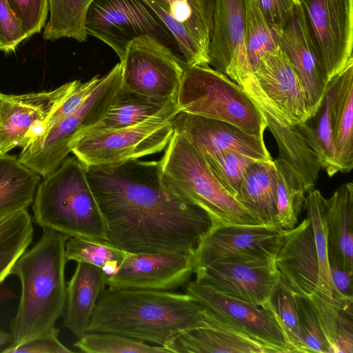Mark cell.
I'll use <instances>...</instances> for the list:
<instances>
[{"label":"cell","mask_w":353,"mask_h":353,"mask_svg":"<svg viewBox=\"0 0 353 353\" xmlns=\"http://www.w3.org/2000/svg\"><path fill=\"white\" fill-rule=\"evenodd\" d=\"M128 253L108 241L79 236L69 237L65 248L67 261L96 266L103 271L107 279L119 271Z\"/></svg>","instance_id":"cell-35"},{"label":"cell","mask_w":353,"mask_h":353,"mask_svg":"<svg viewBox=\"0 0 353 353\" xmlns=\"http://www.w3.org/2000/svg\"><path fill=\"white\" fill-rule=\"evenodd\" d=\"M107 277L92 265L78 262L68 282L63 326L78 339L88 332L97 301L105 288Z\"/></svg>","instance_id":"cell-25"},{"label":"cell","mask_w":353,"mask_h":353,"mask_svg":"<svg viewBox=\"0 0 353 353\" xmlns=\"http://www.w3.org/2000/svg\"><path fill=\"white\" fill-rule=\"evenodd\" d=\"M264 19L273 31L283 28L293 18L297 0H256Z\"/></svg>","instance_id":"cell-45"},{"label":"cell","mask_w":353,"mask_h":353,"mask_svg":"<svg viewBox=\"0 0 353 353\" xmlns=\"http://www.w3.org/2000/svg\"><path fill=\"white\" fill-rule=\"evenodd\" d=\"M59 329L56 327L35 335L27 340L18 343L10 344L3 350V353H71L58 339Z\"/></svg>","instance_id":"cell-44"},{"label":"cell","mask_w":353,"mask_h":353,"mask_svg":"<svg viewBox=\"0 0 353 353\" xmlns=\"http://www.w3.org/2000/svg\"><path fill=\"white\" fill-rule=\"evenodd\" d=\"M159 161L166 179L179 194L206 212L212 227L261 225L221 186L202 154L183 135L174 130Z\"/></svg>","instance_id":"cell-5"},{"label":"cell","mask_w":353,"mask_h":353,"mask_svg":"<svg viewBox=\"0 0 353 353\" xmlns=\"http://www.w3.org/2000/svg\"><path fill=\"white\" fill-rule=\"evenodd\" d=\"M101 78V77L97 75L85 82L79 80L73 90L46 119L45 132L61 119L77 110L96 88Z\"/></svg>","instance_id":"cell-42"},{"label":"cell","mask_w":353,"mask_h":353,"mask_svg":"<svg viewBox=\"0 0 353 353\" xmlns=\"http://www.w3.org/2000/svg\"><path fill=\"white\" fill-rule=\"evenodd\" d=\"M328 264L353 271V183H343L324 198Z\"/></svg>","instance_id":"cell-24"},{"label":"cell","mask_w":353,"mask_h":353,"mask_svg":"<svg viewBox=\"0 0 353 353\" xmlns=\"http://www.w3.org/2000/svg\"><path fill=\"white\" fill-rule=\"evenodd\" d=\"M196 279L230 297L263 305L280 283L274 261L233 257L194 270Z\"/></svg>","instance_id":"cell-15"},{"label":"cell","mask_w":353,"mask_h":353,"mask_svg":"<svg viewBox=\"0 0 353 353\" xmlns=\"http://www.w3.org/2000/svg\"><path fill=\"white\" fill-rule=\"evenodd\" d=\"M254 74L265 94L293 124L309 118L300 78L280 48L264 54Z\"/></svg>","instance_id":"cell-21"},{"label":"cell","mask_w":353,"mask_h":353,"mask_svg":"<svg viewBox=\"0 0 353 353\" xmlns=\"http://www.w3.org/2000/svg\"><path fill=\"white\" fill-rule=\"evenodd\" d=\"M74 346L85 353H169L164 347L109 332H86Z\"/></svg>","instance_id":"cell-37"},{"label":"cell","mask_w":353,"mask_h":353,"mask_svg":"<svg viewBox=\"0 0 353 353\" xmlns=\"http://www.w3.org/2000/svg\"><path fill=\"white\" fill-rule=\"evenodd\" d=\"M245 0H215L208 65L227 76L250 66L245 44ZM251 67V66H250Z\"/></svg>","instance_id":"cell-20"},{"label":"cell","mask_w":353,"mask_h":353,"mask_svg":"<svg viewBox=\"0 0 353 353\" xmlns=\"http://www.w3.org/2000/svg\"><path fill=\"white\" fill-rule=\"evenodd\" d=\"M194 272L193 252L128 253L108 289L170 291L184 285Z\"/></svg>","instance_id":"cell-16"},{"label":"cell","mask_w":353,"mask_h":353,"mask_svg":"<svg viewBox=\"0 0 353 353\" xmlns=\"http://www.w3.org/2000/svg\"><path fill=\"white\" fill-rule=\"evenodd\" d=\"M237 201L261 224L278 226L274 161H256L245 171Z\"/></svg>","instance_id":"cell-27"},{"label":"cell","mask_w":353,"mask_h":353,"mask_svg":"<svg viewBox=\"0 0 353 353\" xmlns=\"http://www.w3.org/2000/svg\"><path fill=\"white\" fill-rule=\"evenodd\" d=\"M180 112L176 101L159 114L125 128L85 134L71 152L85 166H105L160 152L173 133L172 120Z\"/></svg>","instance_id":"cell-8"},{"label":"cell","mask_w":353,"mask_h":353,"mask_svg":"<svg viewBox=\"0 0 353 353\" xmlns=\"http://www.w3.org/2000/svg\"><path fill=\"white\" fill-rule=\"evenodd\" d=\"M161 6L181 23L208 53L215 0H149Z\"/></svg>","instance_id":"cell-34"},{"label":"cell","mask_w":353,"mask_h":353,"mask_svg":"<svg viewBox=\"0 0 353 353\" xmlns=\"http://www.w3.org/2000/svg\"><path fill=\"white\" fill-rule=\"evenodd\" d=\"M276 174V221L283 230L292 229L304 205L307 189L303 177L286 161H274Z\"/></svg>","instance_id":"cell-31"},{"label":"cell","mask_w":353,"mask_h":353,"mask_svg":"<svg viewBox=\"0 0 353 353\" xmlns=\"http://www.w3.org/2000/svg\"><path fill=\"white\" fill-rule=\"evenodd\" d=\"M221 186L234 198L237 196L244 174L255 160L242 153L225 150L202 154Z\"/></svg>","instance_id":"cell-38"},{"label":"cell","mask_w":353,"mask_h":353,"mask_svg":"<svg viewBox=\"0 0 353 353\" xmlns=\"http://www.w3.org/2000/svg\"><path fill=\"white\" fill-rule=\"evenodd\" d=\"M85 30L109 46L120 60L129 43L142 36L154 38L177 57L179 52L174 39L145 0H94Z\"/></svg>","instance_id":"cell-9"},{"label":"cell","mask_w":353,"mask_h":353,"mask_svg":"<svg viewBox=\"0 0 353 353\" xmlns=\"http://www.w3.org/2000/svg\"><path fill=\"white\" fill-rule=\"evenodd\" d=\"M29 38L8 0H0V50L14 52L20 43Z\"/></svg>","instance_id":"cell-43"},{"label":"cell","mask_w":353,"mask_h":353,"mask_svg":"<svg viewBox=\"0 0 353 353\" xmlns=\"http://www.w3.org/2000/svg\"><path fill=\"white\" fill-rule=\"evenodd\" d=\"M120 63L125 90L157 100L176 99L186 64L154 38L131 41Z\"/></svg>","instance_id":"cell-11"},{"label":"cell","mask_w":353,"mask_h":353,"mask_svg":"<svg viewBox=\"0 0 353 353\" xmlns=\"http://www.w3.org/2000/svg\"><path fill=\"white\" fill-rule=\"evenodd\" d=\"M252 99L262 113L274 137L278 158L289 163L303 177L307 192L315 186L321 169L315 153L283 112L261 89L251 68L232 73L230 77Z\"/></svg>","instance_id":"cell-12"},{"label":"cell","mask_w":353,"mask_h":353,"mask_svg":"<svg viewBox=\"0 0 353 353\" xmlns=\"http://www.w3.org/2000/svg\"><path fill=\"white\" fill-rule=\"evenodd\" d=\"M334 148L343 172L353 168V61L329 82Z\"/></svg>","instance_id":"cell-26"},{"label":"cell","mask_w":353,"mask_h":353,"mask_svg":"<svg viewBox=\"0 0 353 353\" xmlns=\"http://www.w3.org/2000/svg\"><path fill=\"white\" fill-rule=\"evenodd\" d=\"M219 320L215 312L188 293L105 288L87 332L117 334L167 350L180 333L195 327H216Z\"/></svg>","instance_id":"cell-2"},{"label":"cell","mask_w":353,"mask_h":353,"mask_svg":"<svg viewBox=\"0 0 353 353\" xmlns=\"http://www.w3.org/2000/svg\"><path fill=\"white\" fill-rule=\"evenodd\" d=\"M173 100H157L121 88L119 97L101 120L83 135L114 130L138 124L170 105Z\"/></svg>","instance_id":"cell-29"},{"label":"cell","mask_w":353,"mask_h":353,"mask_svg":"<svg viewBox=\"0 0 353 353\" xmlns=\"http://www.w3.org/2000/svg\"><path fill=\"white\" fill-rule=\"evenodd\" d=\"M33 220L27 210L0 217V285L32 243Z\"/></svg>","instance_id":"cell-32"},{"label":"cell","mask_w":353,"mask_h":353,"mask_svg":"<svg viewBox=\"0 0 353 353\" xmlns=\"http://www.w3.org/2000/svg\"><path fill=\"white\" fill-rule=\"evenodd\" d=\"M94 0H49L50 19L43 37L47 40L72 38L79 42L88 39L85 19Z\"/></svg>","instance_id":"cell-33"},{"label":"cell","mask_w":353,"mask_h":353,"mask_svg":"<svg viewBox=\"0 0 353 353\" xmlns=\"http://www.w3.org/2000/svg\"><path fill=\"white\" fill-rule=\"evenodd\" d=\"M331 87L328 83L325 94L316 112L297 129L308 146L316 155L321 168L331 177L343 172L334 148L330 121Z\"/></svg>","instance_id":"cell-30"},{"label":"cell","mask_w":353,"mask_h":353,"mask_svg":"<svg viewBox=\"0 0 353 353\" xmlns=\"http://www.w3.org/2000/svg\"><path fill=\"white\" fill-rule=\"evenodd\" d=\"M180 112L231 123L263 138L265 119L243 89L209 65H185L176 94Z\"/></svg>","instance_id":"cell-6"},{"label":"cell","mask_w":353,"mask_h":353,"mask_svg":"<svg viewBox=\"0 0 353 353\" xmlns=\"http://www.w3.org/2000/svg\"><path fill=\"white\" fill-rule=\"evenodd\" d=\"M274 264L280 283L292 294L305 296L316 294L335 303V293L323 276L307 218L292 229L283 230V244Z\"/></svg>","instance_id":"cell-14"},{"label":"cell","mask_w":353,"mask_h":353,"mask_svg":"<svg viewBox=\"0 0 353 353\" xmlns=\"http://www.w3.org/2000/svg\"><path fill=\"white\" fill-rule=\"evenodd\" d=\"M185 292L252 339L279 353L294 352L266 304L257 305L230 297L196 279L188 283Z\"/></svg>","instance_id":"cell-17"},{"label":"cell","mask_w":353,"mask_h":353,"mask_svg":"<svg viewBox=\"0 0 353 353\" xmlns=\"http://www.w3.org/2000/svg\"><path fill=\"white\" fill-rule=\"evenodd\" d=\"M169 353H276L228 321L219 327H201L180 333L168 346Z\"/></svg>","instance_id":"cell-23"},{"label":"cell","mask_w":353,"mask_h":353,"mask_svg":"<svg viewBox=\"0 0 353 353\" xmlns=\"http://www.w3.org/2000/svg\"><path fill=\"white\" fill-rule=\"evenodd\" d=\"M273 32L279 47L300 78L310 117L317 110L327 84L320 74L299 5L291 21L281 30Z\"/></svg>","instance_id":"cell-22"},{"label":"cell","mask_w":353,"mask_h":353,"mask_svg":"<svg viewBox=\"0 0 353 353\" xmlns=\"http://www.w3.org/2000/svg\"><path fill=\"white\" fill-rule=\"evenodd\" d=\"M172 125L201 154L232 150L257 161L272 160L263 138L231 123L180 112L172 120Z\"/></svg>","instance_id":"cell-18"},{"label":"cell","mask_w":353,"mask_h":353,"mask_svg":"<svg viewBox=\"0 0 353 353\" xmlns=\"http://www.w3.org/2000/svg\"><path fill=\"white\" fill-rule=\"evenodd\" d=\"M320 74L327 84L353 61V0H297Z\"/></svg>","instance_id":"cell-10"},{"label":"cell","mask_w":353,"mask_h":353,"mask_svg":"<svg viewBox=\"0 0 353 353\" xmlns=\"http://www.w3.org/2000/svg\"><path fill=\"white\" fill-rule=\"evenodd\" d=\"M283 241V230L277 226L261 224L212 227L193 251L194 270L233 257L274 261Z\"/></svg>","instance_id":"cell-13"},{"label":"cell","mask_w":353,"mask_h":353,"mask_svg":"<svg viewBox=\"0 0 353 353\" xmlns=\"http://www.w3.org/2000/svg\"><path fill=\"white\" fill-rule=\"evenodd\" d=\"M245 44L253 72L264 54L279 48L275 34L261 14L256 0H245Z\"/></svg>","instance_id":"cell-36"},{"label":"cell","mask_w":353,"mask_h":353,"mask_svg":"<svg viewBox=\"0 0 353 353\" xmlns=\"http://www.w3.org/2000/svg\"><path fill=\"white\" fill-rule=\"evenodd\" d=\"M69 236L43 229L39 239L12 267L21 292L16 316L10 323L11 344L20 343L54 327L63 314L66 283L65 243Z\"/></svg>","instance_id":"cell-3"},{"label":"cell","mask_w":353,"mask_h":353,"mask_svg":"<svg viewBox=\"0 0 353 353\" xmlns=\"http://www.w3.org/2000/svg\"><path fill=\"white\" fill-rule=\"evenodd\" d=\"M329 270L334 291L338 298L353 301V271L329 263Z\"/></svg>","instance_id":"cell-46"},{"label":"cell","mask_w":353,"mask_h":353,"mask_svg":"<svg viewBox=\"0 0 353 353\" xmlns=\"http://www.w3.org/2000/svg\"><path fill=\"white\" fill-rule=\"evenodd\" d=\"M121 88L119 62L101 77L96 88L77 110L22 148L19 160L43 177L52 172L68 157L74 143L98 123L114 104Z\"/></svg>","instance_id":"cell-7"},{"label":"cell","mask_w":353,"mask_h":353,"mask_svg":"<svg viewBox=\"0 0 353 353\" xmlns=\"http://www.w3.org/2000/svg\"><path fill=\"white\" fill-rule=\"evenodd\" d=\"M265 304L273 313L294 352H305L294 294L279 283Z\"/></svg>","instance_id":"cell-39"},{"label":"cell","mask_w":353,"mask_h":353,"mask_svg":"<svg viewBox=\"0 0 353 353\" xmlns=\"http://www.w3.org/2000/svg\"><path fill=\"white\" fill-rule=\"evenodd\" d=\"M12 343V337L11 334L0 330V352L1 348L6 345H10Z\"/></svg>","instance_id":"cell-47"},{"label":"cell","mask_w":353,"mask_h":353,"mask_svg":"<svg viewBox=\"0 0 353 353\" xmlns=\"http://www.w3.org/2000/svg\"><path fill=\"white\" fill-rule=\"evenodd\" d=\"M305 352L332 353L316 312L309 297L294 294Z\"/></svg>","instance_id":"cell-40"},{"label":"cell","mask_w":353,"mask_h":353,"mask_svg":"<svg viewBox=\"0 0 353 353\" xmlns=\"http://www.w3.org/2000/svg\"><path fill=\"white\" fill-rule=\"evenodd\" d=\"M78 81H70L49 91L22 94L0 92V155L21 147L29 128L37 120L46 121Z\"/></svg>","instance_id":"cell-19"},{"label":"cell","mask_w":353,"mask_h":353,"mask_svg":"<svg viewBox=\"0 0 353 353\" xmlns=\"http://www.w3.org/2000/svg\"><path fill=\"white\" fill-rule=\"evenodd\" d=\"M28 37L40 32L49 12V0H8Z\"/></svg>","instance_id":"cell-41"},{"label":"cell","mask_w":353,"mask_h":353,"mask_svg":"<svg viewBox=\"0 0 353 353\" xmlns=\"http://www.w3.org/2000/svg\"><path fill=\"white\" fill-rule=\"evenodd\" d=\"M41 176L18 158L0 155V217L27 210L33 203Z\"/></svg>","instance_id":"cell-28"},{"label":"cell","mask_w":353,"mask_h":353,"mask_svg":"<svg viewBox=\"0 0 353 353\" xmlns=\"http://www.w3.org/2000/svg\"><path fill=\"white\" fill-rule=\"evenodd\" d=\"M32 205L34 221L42 229L69 237L108 241L105 221L85 167L75 157L65 158L43 177Z\"/></svg>","instance_id":"cell-4"},{"label":"cell","mask_w":353,"mask_h":353,"mask_svg":"<svg viewBox=\"0 0 353 353\" xmlns=\"http://www.w3.org/2000/svg\"><path fill=\"white\" fill-rule=\"evenodd\" d=\"M85 167L108 242L126 252H193L212 227L206 212L166 179L159 160Z\"/></svg>","instance_id":"cell-1"}]
</instances>
